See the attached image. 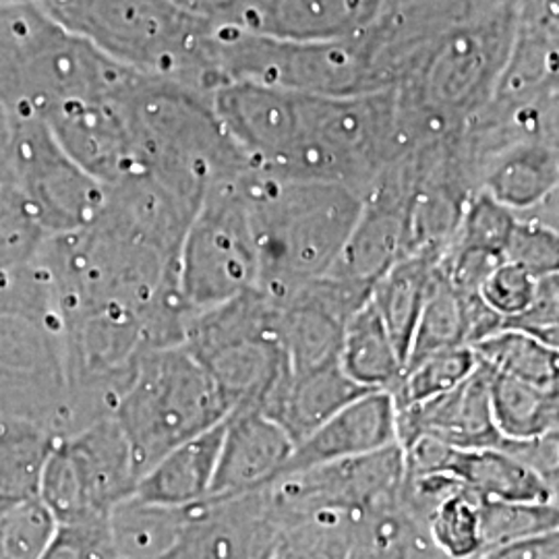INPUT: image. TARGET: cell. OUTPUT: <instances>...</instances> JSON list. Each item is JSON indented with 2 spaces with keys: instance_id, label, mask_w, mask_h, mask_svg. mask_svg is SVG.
Segmentation results:
<instances>
[{
  "instance_id": "obj_17",
  "label": "cell",
  "mask_w": 559,
  "mask_h": 559,
  "mask_svg": "<svg viewBox=\"0 0 559 559\" xmlns=\"http://www.w3.org/2000/svg\"><path fill=\"white\" fill-rule=\"evenodd\" d=\"M365 392L367 390L346 378L340 362L302 373L288 371L265 417L276 420L290 440L299 443Z\"/></svg>"
},
{
  "instance_id": "obj_27",
  "label": "cell",
  "mask_w": 559,
  "mask_h": 559,
  "mask_svg": "<svg viewBox=\"0 0 559 559\" xmlns=\"http://www.w3.org/2000/svg\"><path fill=\"white\" fill-rule=\"evenodd\" d=\"M477 369V357L471 346L441 350L408 367L392 392L396 408L415 406L438 399L466 380Z\"/></svg>"
},
{
  "instance_id": "obj_10",
  "label": "cell",
  "mask_w": 559,
  "mask_h": 559,
  "mask_svg": "<svg viewBox=\"0 0 559 559\" xmlns=\"http://www.w3.org/2000/svg\"><path fill=\"white\" fill-rule=\"evenodd\" d=\"M385 0H249L237 27L293 44L355 38L380 17Z\"/></svg>"
},
{
  "instance_id": "obj_32",
  "label": "cell",
  "mask_w": 559,
  "mask_h": 559,
  "mask_svg": "<svg viewBox=\"0 0 559 559\" xmlns=\"http://www.w3.org/2000/svg\"><path fill=\"white\" fill-rule=\"evenodd\" d=\"M558 274H549L537 280V290L531 305L516 316L506 321L503 328L524 332L543 344L558 348L559 342V295Z\"/></svg>"
},
{
  "instance_id": "obj_5",
  "label": "cell",
  "mask_w": 559,
  "mask_h": 559,
  "mask_svg": "<svg viewBox=\"0 0 559 559\" xmlns=\"http://www.w3.org/2000/svg\"><path fill=\"white\" fill-rule=\"evenodd\" d=\"M182 346L221 388L233 413L265 415L288 362L278 338V307L260 288L195 313Z\"/></svg>"
},
{
  "instance_id": "obj_22",
  "label": "cell",
  "mask_w": 559,
  "mask_h": 559,
  "mask_svg": "<svg viewBox=\"0 0 559 559\" xmlns=\"http://www.w3.org/2000/svg\"><path fill=\"white\" fill-rule=\"evenodd\" d=\"M477 362L493 373L528 381L543 388H559L558 348L524 332L503 328L473 346Z\"/></svg>"
},
{
  "instance_id": "obj_29",
  "label": "cell",
  "mask_w": 559,
  "mask_h": 559,
  "mask_svg": "<svg viewBox=\"0 0 559 559\" xmlns=\"http://www.w3.org/2000/svg\"><path fill=\"white\" fill-rule=\"evenodd\" d=\"M503 261L516 263L535 278L558 274V230L516 216V226L503 251Z\"/></svg>"
},
{
  "instance_id": "obj_20",
  "label": "cell",
  "mask_w": 559,
  "mask_h": 559,
  "mask_svg": "<svg viewBox=\"0 0 559 559\" xmlns=\"http://www.w3.org/2000/svg\"><path fill=\"white\" fill-rule=\"evenodd\" d=\"M59 440L36 420L0 415V501L38 498L41 471Z\"/></svg>"
},
{
  "instance_id": "obj_25",
  "label": "cell",
  "mask_w": 559,
  "mask_h": 559,
  "mask_svg": "<svg viewBox=\"0 0 559 559\" xmlns=\"http://www.w3.org/2000/svg\"><path fill=\"white\" fill-rule=\"evenodd\" d=\"M480 500L466 487L448 493L425 520L427 533L445 559H477L483 554Z\"/></svg>"
},
{
  "instance_id": "obj_26",
  "label": "cell",
  "mask_w": 559,
  "mask_h": 559,
  "mask_svg": "<svg viewBox=\"0 0 559 559\" xmlns=\"http://www.w3.org/2000/svg\"><path fill=\"white\" fill-rule=\"evenodd\" d=\"M558 501H489L480 503L483 554L516 540L558 531ZM480 554V556H483Z\"/></svg>"
},
{
  "instance_id": "obj_23",
  "label": "cell",
  "mask_w": 559,
  "mask_h": 559,
  "mask_svg": "<svg viewBox=\"0 0 559 559\" xmlns=\"http://www.w3.org/2000/svg\"><path fill=\"white\" fill-rule=\"evenodd\" d=\"M466 346V321H464V297L443 278L438 263L436 278L429 286L423 302L419 321L408 346L404 371L419 360L441 350Z\"/></svg>"
},
{
  "instance_id": "obj_6",
  "label": "cell",
  "mask_w": 559,
  "mask_h": 559,
  "mask_svg": "<svg viewBox=\"0 0 559 559\" xmlns=\"http://www.w3.org/2000/svg\"><path fill=\"white\" fill-rule=\"evenodd\" d=\"M240 177L207 189L180 245L177 276L191 316L260 286L258 245Z\"/></svg>"
},
{
  "instance_id": "obj_7",
  "label": "cell",
  "mask_w": 559,
  "mask_h": 559,
  "mask_svg": "<svg viewBox=\"0 0 559 559\" xmlns=\"http://www.w3.org/2000/svg\"><path fill=\"white\" fill-rule=\"evenodd\" d=\"M138 480L117 420L104 417L57 440L41 471L38 500L57 524L106 519L135 493Z\"/></svg>"
},
{
  "instance_id": "obj_28",
  "label": "cell",
  "mask_w": 559,
  "mask_h": 559,
  "mask_svg": "<svg viewBox=\"0 0 559 559\" xmlns=\"http://www.w3.org/2000/svg\"><path fill=\"white\" fill-rule=\"evenodd\" d=\"M57 531V520L38 498L0 510V559H41Z\"/></svg>"
},
{
  "instance_id": "obj_13",
  "label": "cell",
  "mask_w": 559,
  "mask_h": 559,
  "mask_svg": "<svg viewBox=\"0 0 559 559\" xmlns=\"http://www.w3.org/2000/svg\"><path fill=\"white\" fill-rule=\"evenodd\" d=\"M295 450L276 420L258 411L233 413L224 420L221 456L210 500H228L270 487Z\"/></svg>"
},
{
  "instance_id": "obj_3",
  "label": "cell",
  "mask_w": 559,
  "mask_h": 559,
  "mask_svg": "<svg viewBox=\"0 0 559 559\" xmlns=\"http://www.w3.org/2000/svg\"><path fill=\"white\" fill-rule=\"evenodd\" d=\"M260 258V288L272 300L328 276L359 221L365 193L325 180L240 177Z\"/></svg>"
},
{
  "instance_id": "obj_16",
  "label": "cell",
  "mask_w": 559,
  "mask_h": 559,
  "mask_svg": "<svg viewBox=\"0 0 559 559\" xmlns=\"http://www.w3.org/2000/svg\"><path fill=\"white\" fill-rule=\"evenodd\" d=\"M193 506L173 508L135 496L119 501L106 519L112 558H179L193 522Z\"/></svg>"
},
{
  "instance_id": "obj_33",
  "label": "cell",
  "mask_w": 559,
  "mask_h": 559,
  "mask_svg": "<svg viewBox=\"0 0 559 559\" xmlns=\"http://www.w3.org/2000/svg\"><path fill=\"white\" fill-rule=\"evenodd\" d=\"M185 13L218 27H237L249 0H173Z\"/></svg>"
},
{
  "instance_id": "obj_9",
  "label": "cell",
  "mask_w": 559,
  "mask_h": 559,
  "mask_svg": "<svg viewBox=\"0 0 559 559\" xmlns=\"http://www.w3.org/2000/svg\"><path fill=\"white\" fill-rule=\"evenodd\" d=\"M404 483V454L399 443L360 459L288 475L265 487L280 516L338 512L355 519L373 503L399 496Z\"/></svg>"
},
{
  "instance_id": "obj_2",
  "label": "cell",
  "mask_w": 559,
  "mask_h": 559,
  "mask_svg": "<svg viewBox=\"0 0 559 559\" xmlns=\"http://www.w3.org/2000/svg\"><path fill=\"white\" fill-rule=\"evenodd\" d=\"M522 0H485L425 41L392 87L415 147L460 138L491 104L519 36Z\"/></svg>"
},
{
  "instance_id": "obj_21",
  "label": "cell",
  "mask_w": 559,
  "mask_h": 559,
  "mask_svg": "<svg viewBox=\"0 0 559 559\" xmlns=\"http://www.w3.org/2000/svg\"><path fill=\"white\" fill-rule=\"evenodd\" d=\"M487 373L491 415L503 441L537 440L558 431L559 388H543L489 369Z\"/></svg>"
},
{
  "instance_id": "obj_34",
  "label": "cell",
  "mask_w": 559,
  "mask_h": 559,
  "mask_svg": "<svg viewBox=\"0 0 559 559\" xmlns=\"http://www.w3.org/2000/svg\"><path fill=\"white\" fill-rule=\"evenodd\" d=\"M477 559H559V531L496 547Z\"/></svg>"
},
{
  "instance_id": "obj_14",
  "label": "cell",
  "mask_w": 559,
  "mask_h": 559,
  "mask_svg": "<svg viewBox=\"0 0 559 559\" xmlns=\"http://www.w3.org/2000/svg\"><path fill=\"white\" fill-rule=\"evenodd\" d=\"M479 191L514 214L528 212L556 195V140H524L503 147L480 168Z\"/></svg>"
},
{
  "instance_id": "obj_11",
  "label": "cell",
  "mask_w": 559,
  "mask_h": 559,
  "mask_svg": "<svg viewBox=\"0 0 559 559\" xmlns=\"http://www.w3.org/2000/svg\"><path fill=\"white\" fill-rule=\"evenodd\" d=\"M396 443L399 419L394 396L390 392H365L305 440L295 443L278 479L342 460L376 454Z\"/></svg>"
},
{
  "instance_id": "obj_1",
  "label": "cell",
  "mask_w": 559,
  "mask_h": 559,
  "mask_svg": "<svg viewBox=\"0 0 559 559\" xmlns=\"http://www.w3.org/2000/svg\"><path fill=\"white\" fill-rule=\"evenodd\" d=\"M212 106L249 170L340 182L367 193L415 150L394 90L313 96L249 81H224Z\"/></svg>"
},
{
  "instance_id": "obj_24",
  "label": "cell",
  "mask_w": 559,
  "mask_h": 559,
  "mask_svg": "<svg viewBox=\"0 0 559 559\" xmlns=\"http://www.w3.org/2000/svg\"><path fill=\"white\" fill-rule=\"evenodd\" d=\"M353 519L338 512L280 516L272 559H346Z\"/></svg>"
},
{
  "instance_id": "obj_8",
  "label": "cell",
  "mask_w": 559,
  "mask_h": 559,
  "mask_svg": "<svg viewBox=\"0 0 559 559\" xmlns=\"http://www.w3.org/2000/svg\"><path fill=\"white\" fill-rule=\"evenodd\" d=\"M13 187L29 221L55 237L100 216L106 187L73 160L59 141L32 138L13 156Z\"/></svg>"
},
{
  "instance_id": "obj_12",
  "label": "cell",
  "mask_w": 559,
  "mask_h": 559,
  "mask_svg": "<svg viewBox=\"0 0 559 559\" xmlns=\"http://www.w3.org/2000/svg\"><path fill=\"white\" fill-rule=\"evenodd\" d=\"M396 419L400 448L419 438L441 441L459 450L501 448L503 443L491 415L489 373L479 362L450 392L415 406L396 408Z\"/></svg>"
},
{
  "instance_id": "obj_19",
  "label": "cell",
  "mask_w": 559,
  "mask_h": 559,
  "mask_svg": "<svg viewBox=\"0 0 559 559\" xmlns=\"http://www.w3.org/2000/svg\"><path fill=\"white\" fill-rule=\"evenodd\" d=\"M440 260V255L431 253L406 255L396 265H392L371 288L369 300L378 309L404 362Z\"/></svg>"
},
{
  "instance_id": "obj_15",
  "label": "cell",
  "mask_w": 559,
  "mask_h": 559,
  "mask_svg": "<svg viewBox=\"0 0 559 559\" xmlns=\"http://www.w3.org/2000/svg\"><path fill=\"white\" fill-rule=\"evenodd\" d=\"M224 420L162 456L141 477L133 496L173 508L207 500L221 456Z\"/></svg>"
},
{
  "instance_id": "obj_18",
  "label": "cell",
  "mask_w": 559,
  "mask_h": 559,
  "mask_svg": "<svg viewBox=\"0 0 559 559\" xmlns=\"http://www.w3.org/2000/svg\"><path fill=\"white\" fill-rule=\"evenodd\" d=\"M340 367L367 392H394L404 376V360L371 300L344 325Z\"/></svg>"
},
{
  "instance_id": "obj_4",
  "label": "cell",
  "mask_w": 559,
  "mask_h": 559,
  "mask_svg": "<svg viewBox=\"0 0 559 559\" xmlns=\"http://www.w3.org/2000/svg\"><path fill=\"white\" fill-rule=\"evenodd\" d=\"M228 415L221 388L182 344L145 350L112 411L140 479L170 450Z\"/></svg>"
},
{
  "instance_id": "obj_30",
  "label": "cell",
  "mask_w": 559,
  "mask_h": 559,
  "mask_svg": "<svg viewBox=\"0 0 559 559\" xmlns=\"http://www.w3.org/2000/svg\"><path fill=\"white\" fill-rule=\"evenodd\" d=\"M537 280L531 272L516 263L501 261L487 276L479 288V297L485 305L500 316L503 323L520 316L535 297Z\"/></svg>"
},
{
  "instance_id": "obj_31",
  "label": "cell",
  "mask_w": 559,
  "mask_h": 559,
  "mask_svg": "<svg viewBox=\"0 0 559 559\" xmlns=\"http://www.w3.org/2000/svg\"><path fill=\"white\" fill-rule=\"evenodd\" d=\"M106 519L57 524L41 559H115Z\"/></svg>"
}]
</instances>
